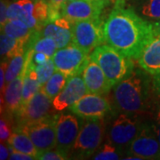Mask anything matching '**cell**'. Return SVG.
I'll list each match as a JSON object with an SVG mask.
<instances>
[{"label": "cell", "instance_id": "cell-1", "mask_svg": "<svg viewBox=\"0 0 160 160\" xmlns=\"http://www.w3.org/2000/svg\"><path fill=\"white\" fill-rule=\"evenodd\" d=\"M106 43L127 57L138 60L154 37L152 23L139 15L126 0H116L104 22Z\"/></svg>", "mask_w": 160, "mask_h": 160}, {"label": "cell", "instance_id": "cell-2", "mask_svg": "<svg viewBox=\"0 0 160 160\" xmlns=\"http://www.w3.org/2000/svg\"><path fill=\"white\" fill-rule=\"evenodd\" d=\"M149 85L139 70H133L126 78L117 84L114 101L124 113H139L149 108Z\"/></svg>", "mask_w": 160, "mask_h": 160}, {"label": "cell", "instance_id": "cell-3", "mask_svg": "<svg viewBox=\"0 0 160 160\" xmlns=\"http://www.w3.org/2000/svg\"><path fill=\"white\" fill-rule=\"evenodd\" d=\"M99 64L113 86L126 78L133 71V62L113 46L102 45L95 48L90 55Z\"/></svg>", "mask_w": 160, "mask_h": 160}, {"label": "cell", "instance_id": "cell-4", "mask_svg": "<svg viewBox=\"0 0 160 160\" xmlns=\"http://www.w3.org/2000/svg\"><path fill=\"white\" fill-rule=\"evenodd\" d=\"M7 19H20L31 29L39 30L52 21L48 0H18L9 4Z\"/></svg>", "mask_w": 160, "mask_h": 160}, {"label": "cell", "instance_id": "cell-5", "mask_svg": "<svg viewBox=\"0 0 160 160\" xmlns=\"http://www.w3.org/2000/svg\"><path fill=\"white\" fill-rule=\"evenodd\" d=\"M58 115H48L37 121L20 124L15 131L26 133L38 151L56 147V122Z\"/></svg>", "mask_w": 160, "mask_h": 160}, {"label": "cell", "instance_id": "cell-6", "mask_svg": "<svg viewBox=\"0 0 160 160\" xmlns=\"http://www.w3.org/2000/svg\"><path fill=\"white\" fill-rule=\"evenodd\" d=\"M71 24L73 43L87 53L106 43L102 19L77 21Z\"/></svg>", "mask_w": 160, "mask_h": 160}, {"label": "cell", "instance_id": "cell-7", "mask_svg": "<svg viewBox=\"0 0 160 160\" xmlns=\"http://www.w3.org/2000/svg\"><path fill=\"white\" fill-rule=\"evenodd\" d=\"M104 126L102 119H87L80 129L71 152L80 158H89L102 143Z\"/></svg>", "mask_w": 160, "mask_h": 160}, {"label": "cell", "instance_id": "cell-8", "mask_svg": "<svg viewBox=\"0 0 160 160\" xmlns=\"http://www.w3.org/2000/svg\"><path fill=\"white\" fill-rule=\"evenodd\" d=\"M74 43L63 48L58 49L53 54L52 60L56 70L61 71L68 78L82 73L86 66L90 56Z\"/></svg>", "mask_w": 160, "mask_h": 160}, {"label": "cell", "instance_id": "cell-9", "mask_svg": "<svg viewBox=\"0 0 160 160\" xmlns=\"http://www.w3.org/2000/svg\"><path fill=\"white\" fill-rule=\"evenodd\" d=\"M126 153L141 159H159L160 143L152 125L143 124L137 136L128 145Z\"/></svg>", "mask_w": 160, "mask_h": 160}, {"label": "cell", "instance_id": "cell-10", "mask_svg": "<svg viewBox=\"0 0 160 160\" xmlns=\"http://www.w3.org/2000/svg\"><path fill=\"white\" fill-rule=\"evenodd\" d=\"M142 125L136 115L120 114L110 126L109 141L118 148L128 146L137 136Z\"/></svg>", "mask_w": 160, "mask_h": 160}, {"label": "cell", "instance_id": "cell-11", "mask_svg": "<svg viewBox=\"0 0 160 160\" xmlns=\"http://www.w3.org/2000/svg\"><path fill=\"white\" fill-rule=\"evenodd\" d=\"M110 0H75L63 6L62 15L69 22L101 19L103 9Z\"/></svg>", "mask_w": 160, "mask_h": 160}, {"label": "cell", "instance_id": "cell-12", "mask_svg": "<svg viewBox=\"0 0 160 160\" xmlns=\"http://www.w3.org/2000/svg\"><path fill=\"white\" fill-rule=\"evenodd\" d=\"M75 115L85 119H102L111 109L109 101L102 95L86 93L69 107Z\"/></svg>", "mask_w": 160, "mask_h": 160}, {"label": "cell", "instance_id": "cell-13", "mask_svg": "<svg viewBox=\"0 0 160 160\" xmlns=\"http://www.w3.org/2000/svg\"><path fill=\"white\" fill-rule=\"evenodd\" d=\"M78 120L75 115L62 113L56 122V147L69 153L74 146L79 133Z\"/></svg>", "mask_w": 160, "mask_h": 160}, {"label": "cell", "instance_id": "cell-14", "mask_svg": "<svg viewBox=\"0 0 160 160\" xmlns=\"http://www.w3.org/2000/svg\"><path fill=\"white\" fill-rule=\"evenodd\" d=\"M52 106V100L40 89L29 102L16 112L18 125L37 121L47 117Z\"/></svg>", "mask_w": 160, "mask_h": 160}, {"label": "cell", "instance_id": "cell-15", "mask_svg": "<svg viewBox=\"0 0 160 160\" xmlns=\"http://www.w3.org/2000/svg\"><path fill=\"white\" fill-rule=\"evenodd\" d=\"M82 73L69 78L62 91L52 100V108L55 110L61 111L69 108L88 92Z\"/></svg>", "mask_w": 160, "mask_h": 160}, {"label": "cell", "instance_id": "cell-16", "mask_svg": "<svg viewBox=\"0 0 160 160\" xmlns=\"http://www.w3.org/2000/svg\"><path fill=\"white\" fill-rule=\"evenodd\" d=\"M36 37L51 38L55 41L58 49L63 48L73 43L72 24L63 16L46 23L39 30H35Z\"/></svg>", "mask_w": 160, "mask_h": 160}, {"label": "cell", "instance_id": "cell-17", "mask_svg": "<svg viewBox=\"0 0 160 160\" xmlns=\"http://www.w3.org/2000/svg\"><path fill=\"white\" fill-rule=\"evenodd\" d=\"M82 75L87 91L90 93L104 95L107 94L113 86L99 64L92 60L91 57L83 70Z\"/></svg>", "mask_w": 160, "mask_h": 160}, {"label": "cell", "instance_id": "cell-18", "mask_svg": "<svg viewBox=\"0 0 160 160\" xmlns=\"http://www.w3.org/2000/svg\"><path fill=\"white\" fill-rule=\"evenodd\" d=\"M140 67L148 74L160 72V35H154L138 58Z\"/></svg>", "mask_w": 160, "mask_h": 160}, {"label": "cell", "instance_id": "cell-19", "mask_svg": "<svg viewBox=\"0 0 160 160\" xmlns=\"http://www.w3.org/2000/svg\"><path fill=\"white\" fill-rule=\"evenodd\" d=\"M24 76L25 68L23 67L21 74L13 80H12L10 83H8L4 91V101H2V102H4V107L9 113L16 114L21 107Z\"/></svg>", "mask_w": 160, "mask_h": 160}, {"label": "cell", "instance_id": "cell-20", "mask_svg": "<svg viewBox=\"0 0 160 160\" xmlns=\"http://www.w3.org/2000/svg\"><path fill=\"white\" fill-rule=\"evenodd\" d=\"M1 56L11 59L20 53L26 52L27 42L22 39L12 38L6 33H1Z\"/></svg>", "mask_w": 160, "mask_h": 160}, {"label": "cell", "instance_id": "cell-21", "mask_svg": "<svg viewBox=\"0 0 160 160\" xmlns=\"http://www.w3.org/2000/svg\"><path fill=\"white\" fill-rule=\"evenodd\" d=\"M7 143L8 146H11L12 148L15 149L18 151L34 157L35 159L37 158V156L39 152L31 139L26 133L22 132L15 131L13 133H12L9 139L7 140Z\"/></svg>", "mask_w": 160, "mask_h": 160}, {"label": "cell", "instance_id": "cell-22", "mask_svg": "<svg viewBox=\"0 0 160 160\" xmlns=\"http://www.w3.org/2000/svg\"><path fill=\"white\" fill-rule=\"evenodd\" d=\"M1 31L12 38L24 40L28 43L35 30L29 28L22 20L13 19L8 20L6 24L3 27H1Z\"/></svg>", "mask_w": 160, "mask_h": 160}, {"label": "cell", "instance_id": "cell-23", "mask_svg": "<svg viewBox=\"0 0 160 160\" xmlns=\"http://www.w3.org/2000/svg\"><path fill=\"white\" fill-rule=\"evenodd\" d=\"M27 50L41 52L46 53L48 57L52 58L58 50V47L55 41L51 38H46V37L38 38L36 37L33 33L26 45V51Z\"/></svg>", "mask_w": 160, "mask_h": 160}, {"label": "cell", "instance_id": "cell-24", "mask_svg": "<svg viewBox=\"0 0 160 160\" xmlns=\"http://www.w3.org/2000/svg\"><path fill=\"white\" fill-rule=\"evenodd\" d=\"M68 79L69 78L64 73L56 70L49 80L41 87V90L51 100H53L62 91L68 82Z\"/></svg>", "mask_w": 160, "mask_h": 160}, {"label": "cell", "instance_id": "cell-25", "mask_svg": "<svg viewBox=\"0 0 160 160\" xmlns=\"http://www.w3.org/2000/svg\"><path fill=\"white\" fill-rule=\"evenodd\" d=\"M136 9L149 22L160 20V0H136Z\"/></svg>", "mask_w": 160, "mask_h": 160}, {"label": "cell", "instance_id": "cell-26", "mask_svg": "<svg viewBox=\"0 0 160 160\" xmlns=\"http://www.w3.org/2000/svg\"><path fill=\"white\" fill-rule=\"evenodd\" d=\"M24 53H20L15 55L14 57L11 58L10 62L7 65V69L6 71V85L10 83L12 80H13L16 77L21 74L22 71L26 55Z\"/></svg>", "mask_w": 160, "mask_h": 160}, {"label": "cell", "instance_id": "cell-27", "mask_svg": "<svg viewBox=\"0 0 160 160\" xmlns=\"http://www.w3.org/2000/svg\"><path fill=\"white\" fill-rule=\"evenodd\" d=\"M35 69H36V72L38 75V79L39 81L41 86H44L53 75V73L56 71L55 64L53 62L52 58H49L44 63L36 66Z\"/></svg>", "mask_w": 160, "mask_h": 160}, {"label": "cell", "instance_id": "cell-28", "mask_svg": "<svg viewBox=\"0 0 160 160\" xmlns=\"http://www.w3.org/2000/svg\"><path fill=\"white\" fill-rule=\"evenodd\" d=\"M119 158V149L110 141L104 143L102 149L93 157V159L97 160H115Z\"/></svg>", "mask_w": 160, "mask_h": 160}, {"label": "cell", "instance_id": "cell-29", "mask_svg": "<svg viewBox=\"0 0 160 160\" xmlns=\"http://www.w3.org/2000/svg\"><path fill=\"white\" fill-rule=\"evenodd\" d=\"M68 158V153L62 149H48L39 151L36 159L40 160H64Z\"/></svg>", "mask_w": 160, "mask_h": 160}, {"label": "cell", "instance_id": "cell-30", "mask_svg": "<svg viewBox=\"0 0 160 160\" xmlns=\"http://www.w3.org/2000/svg\"><path fill=\"white\" fill-rule=\"evenodd\" d=\"M50 9H51L52 21L62 16V11L63 6L67 3V0H48Z\"/></svg>", "mask_w": 160, "mask_h": 160}, {"label": "cell", "instance_id": "cell-31", "mask_svg": "<svg viewBox=\"0 0 160 160\" xmlns=\"http://www.w3.org/2000/svg\"><path fill=\"white\" fill-rule=\"evenodd\" d=\"M9 147V151H10V157L9 158L12 160H31L35 159L34 157L30 156L29 154H26V153H23L21 151H18L15 149L12 148L11 146H8Z\"/></svg>", "mask_w": 160, "mask_h": 160}, {"label": "cell", "instance_id": "cell-32", "mask_svg": "<svg viewBox=\"0 0 160 160\" xmlns=\"http://www.w3.org/2000/svg\"><path fill=\"white\" fill-rule=\"evenodd\" d=\"M10 135H11L10 128H9V126H8L6 121L2 118L1 122H0V138H1V142L8 140L9 137H10Z\"/></svg>", "mask_w": 160, "mask_h": 160}, {"label": "cell", "instance_id": "cell-33", "mask_svg": "<svg viewBox=\"0 0 160 160\" xmlns=\"http://www.w3.org/2000/svg\"><path fill=\"white\" fill-rule=\"evenodd\" d=\"M8 3L7 0H1V4H0V24L1 27H3L6 22L8 21L7 19V10H8Z\"/></svg>", "mask_w": 160, "mask_h": 160}, {"label": "cell", "instance_id": "cell-34", "mask_svg": "<svg viewBox=\"0 0 160 160\" xmlns=\"http://www.w3.org/2000/svg\"><path fill=\"white\" fill-rule=\"evenodd\" d=\"M153 126V129H154L155 133L158 137V140L160 143V109H158V113L156 115V118H155V122L152 124Z\"/></svg>", "mask_w": 160, "mask_h": 160}, {"label": "cell", "instance_id": "cell-35", "mask_svg": "<svg viewBox=\"0 0 160 160\" xmlns=\"http://www.w3.org/2000/svg\"><path fill=\"white\" fill-rule=\"evenodd\" d=\"M153 86H154V89L156 90V92L160 95V72L154 75Z\"/></svg>", "mask_w": 160, "mask_h": 160}, {"label": "cell", "instance_id": "cell-36", "mask_svg": "<svg viewBox=\"0 0 160 160\" xmlns=\"http://www.w3.org/2000/svg\"><path fill=\"white\" fill-rule=\"evenodd\" d=\"M0 158L1 160L7 159V158L9 157L8 156V149L6 148V146L5 144H3V142L1 143L0 145Z\"/></svg>", "mask_w": 160, "mask_h": 160}, {"label": "cell", "instance_id": "cell-37", "mask_svg": "<svg viewBox=\"0 0 160 160\" xmlns=\"http://www.w3.org/2000/svg\"><path fill=\"white\" fill-rule=\"evenodd\" d=\"M152 26H153V30H154L155 34L160 35V20L152 23Z\"/></svg>", "mask_w": 160, "mask_h": 160}, {"label": "cell", "instance_id": "cell-38", "mask_svg": "<svg viewBox=\"0 0 160 160\" xmlns=\"http://www.w3.org/2000/svg\"><path fill=\"white\" fill-rule=\"evenodd\" d=\"M71 1H75V0H67V2H71Z\"/></svg>", "mask_w": 160, "mask_h": 160}]
</instances>
